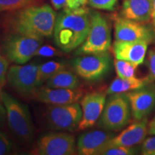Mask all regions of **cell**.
<instances>
[{
	"label": "cell",
	"instance_id": "cell-1",
	"mask_svg": "<svg viewBox=\"0 0 155 155\" xmlns=\"http://www.w3.org/2000/svg\"><path fill=\"white\" fill-rule=\"evenodd\" d=\"M56 17L55 12L49 5H32L10 12L5 17V25L10 32L50 38L53 35Z\"/></svg>",
	"mask_w": 155,
	"mask_h": 155
},
{
	"label": "cell",
	"instance_id": "cell-2",
	"mask_svg": "<svg viewBox=\"0 0 155 155\" xmlns=\"http://www.w3.org/2000/svg\"><path fill=\"white\" fill-rule=\"evenodd\" d=\"M91 26V12L85 7L62 10L56 17L53 38L65 53L76 50L84 42Z\"/></svg>",
	"mask_w": 155,
	"mask_h": 155
},
{
	"label": "cell",
	"instance_id": "cell-3",
	"mask_svg": "<svg viewBox=\"0 0 155 155\" xmlns=\"http://www.w3.org/2000/svg\"><path fill=\"white\" fill-rule=\"evenodd\" d=\"M2 100L11 131L23 143L30 144L34 138L35 129L28 106L4 91Z\"/></svg>",
	"mask_w": 155,
	"mask_h": 155
},
{
	"label": "cell",
	"instance_id": "cell-4",
	"mask_svg": "<svg viewBox=\"0 0 155 155\" xmlns=\"http://www.w3.org/2000/svg\"><path fill=\"white\" fill-rule=\"evenodd\" d=\"M42 42L43 38L40 36L9 32L4 39L2 49L8 61L25 64L34 57Z\"/></svg>",
	"mask_w": 155,
	"mask_h": 155
},
{
	"label": "cell",
	"instance_id": "cell-5",
	"mask_svg": "<svg viewBox=\"0 0 155 155\" xmlns=\"http://www.w3.org/2000/svg\"><path fill=\"white\" fill-rule=\"evenodd\" d=\"M111 45V34L107 19L100 13H91V26L84 42L78 48L75 55L107 52Z\"/></svg>",
	"mask_w": 155,
	"mask_h": 155
},
{
	"label": "cell",
	"instance_id": "cell-6",
	"mask_svg": "<svg viewBox=\"0 0 155 155\" xmlns=\"http://www.w3.org/2000/svg\"><path fill=\"white\" fill-rule=\"evenodd\" d=\"M131 112L130 104L127 95H111L106 101L98 126L110 131L121 130L129 122Z\"/></svg>",
	"mask_w": 155,
	"mask_h": 155
},
{
	"label": "cell",
	"instance_id": "cell-7",
	"mask_svg": "<svg viewBox=\"0 0 155 155\" xmlns=\"http://www.w3.org/2000/svg\"><path fill=\"white\" fill-rule=\"evenodd\" d=\"M45 116L48 127L53 130L71 132L78 128L82 119V109L78 103L62 105L49 104Z\"/></svg>",
	"mask_w": 155,
	"mask_h": 155
},
{
	"label": "cell",
	"instance_id": "cell-8",
	"mask_svg": "<svg viewBox=\"0 0 155 155\" xmlns=\"http://www.w3.org/2000/svg\"><path fill=\"white\" fill-rule=\"evenodd\" d=\"M40 64H18L9 67L7 81L15 91L24 96H32L39 88L38 73Z\"/></svg>",
	"mask_w": 155,
	"mask_h": 155
},
{
	"label": "cell",
	"instance_id": "cell-9",
	"mask_svg": "<svg viewBox=\"0 0 155 155\" xmlns=\"http://www.w3.org/2000/svg\"><path fill=\"white\" fill-rule=\"evenodd\" d=\"M72 65L78 76L86 81H96L108 72L111 58L106 52L86 54L75 58Z\"/></svg>",
	"mask_w": 155,
	"mask_h": 155
},
{
	"label": "cell",
	"instance_id": "cell-10",
	"mask_svg": "<svg viewBox=\"0 0 155 155\" xmlns=\"http://www.w3.org/2000/svg\"><path fill=\"white\" fill-rule=\"evenodd\" d=\"M74 137L67 132H50L39 139L32 154L74 155L77 154Z\"/></svg>",
	"mask_w": 155,
	"mask_h": 155
},
{
	"label": "cell",
	"instance_id": "cell-11",
	"mask_svg": "<svg viewBox=\"0 0 155 155\" xmlns=\"http://www.w3.org/2000/svg\"><path fill=\"white\" fill-rule=\"evenodd\" d=\"M114 36L119 41H145L149 44L155 38L153 29L122 16L114 21Z\"/></svg>",
	"mask_w": 155,
	"mask_h": 155
},
{
	"label": "cell",
	"instance_id": "cell-12",
	"mask_svg": "<svg viewBox=\"0 0 155 155\" xmlns=\"http://www.w3.org/2000/svg\"><path fill=\"white\" fill-rule=\"evenodd\" d=\"M125 94L129 99L131 114L136 121L145 119L155 108V86L152 83Z\"/></svg>",
	"mask_w": 155,
	"mask_h": 155
},
{
	"label": "cell",
	"instance_id": "cell-13",
	"mask_svg": "<svg viewBox=\"0 0 155 155\" xmlns=\"http://www.w3.org/2000/svg\"><path fill=\"white\" fill-rule=\"evenodd\" d=\"M106 102V94L101 92L89 93L82 97V119L78 126L80 130L92 127L96 124L101 116Z\"/></svg>",
	"mask_w": 155,
	"mask_h": 155
},
{
	"label": "cell",
	"instance_id": "cell-14",
	"mask_svg": "<svg viewBox=\"0 0 155 155\" xmlns=\"http://www.w3.org/2000/svg\"><path fill=\"white\" fill-rule=\"evenodd\" d=\"M39 102L53 105L78 103L83 96L79 88H55L48 86L39 87L32 96Z\"/></svg>",
	"mask_w": 155,
	"mask_h": 155
},
{
	"label": "cell",
	"instance_id": "cell-15",
	"mask_svg": "<svg viewBox=\"0 0 155 155\" xmlns=\"http://www.w3.org/2000/svg\"><path fill=\"white\" fill-rule=\"evenodd\" d=\"M147 134L148 121L145 118L131 124L127 129L122 131L119 135L114 137L106 144L103 150L110 147H134L143 142Z\"/></svg>",
	"mask_w": 155,
	"mask_h": 155
},
{
	"label": "cell",
	"instance_id": "cell-16",
	"mask_svg": "<svg viewBox=\"0 0 155 155\" xmlns=\"http://www.w3.org/2000/svg\"><path fill=\"white\" fill-rule=\"evenodd\" d=\"M148 42L145 41H119L113 44V52L116 59L130 62L138 67L144 62Z\"/></svg>",
	"mask_w": 155,
	"mask_h": 155
},
{
	"label": "cell",
	"instance_id": "cell-17",
	"mask_svg": "<svg viewBox=\"0 0 155 155\" xmlns=\"http://www.w3.org/2000/svg\"><path fill=\"white\" fill-rule=\"evenodd\" d=\"M114 137L110 131L94 130L81 134L78 139L77 152L81 155H98Z\"/></svg>",
	"mask_w": 155,
	"mask_h": 155
},
{
	"label": "cell",
	"instance_id": "cell-18",
	"mask_svg": "<svg viewBox=\"0 0 155 155\" xmlns=\"http://www.w3.org/2000/svg\"><path fill=\"white\" fill-rule=\"evenodd\" d=\"M152 0H124L121 16L125 18L145 23L151 20Z\"/></svg>",
	"mask_w": 155,
	"mask_h": 155
},
{
	"label": "cell",
	"instance_id": "cell-19",
	"mask_svg": "<svg viewBox=\"0 0 155 155\" xmlns=\"http://www.w3.org/2000/svg\"><path fill=\"white\" fill-rule=\"evenodd\" d=\"M151 80L152 78L150 76L143 78H138L137 77L133 78H121L117 77L112 81L106 91V94L108 95L127 94L144 87L150 83Z\"/></svg>",
	"mask_w": 155,
	"mask_h": 155
},
{
	"label": "cell",
	"instance_id": "cell-20",
	"mask_svg": "<svg viewBox=\"0 0 155 155\" xmlns=\"http://www.w3.org/2000/svg\"><path fill=\"white\" fill-rule=\"evenodd\" d=\"M46 86L55 88H78L80 80L75 71L67 68L58 71L46 81Z\"/></svg>",
	"mask_w": 155,
	"mask_h": 155
},
{
	"label": "cell",
	"instance_id": "cell-21",
	"mask_svg": "<svg viewBox=\"0 0 155 155\" xmlns=\"http://www.w3.org/2000/svg\"><path fill=\"white\" fill-rule=\"evenodd\" d=\"M65 68L66 65L63 62L51 61L40 64L38 73V83L39 87L41 86L56 73Z\"/></svg>",
	"mask_w": 155,
	"mask_h": 155
},
{
	"label": "cell",
	"instance_id": "cell-22",
	"mask_svg": "<svg viewBox=\"0 0 155 155\" xmlns=\"http://www.w3.org/2000/svg\"><path fill=\"white\" fill-rule=\"evenodd\" d=\"M114 66L117 76L121 78H133L136 77L135 70L137 67L130 62L116 59Z\"/></svg>",
	"mask_w": 155,
	"mask_h": 155
},
{
	"label": "cell",
	"instance_id": "cell-23",
	"mask_svg": "<svg viewBox=\"0 0 155 155\" xmlns=\"http://www.w3.org/2000/svg\"><path fill=\"white\" fill-rule=\"evenodd\" d=\"M34 0H0V13L16 11L32 5Z\"/></svg>",
	"mask_w": 155,
	"mask_h": 155
},
{
	"label": "cell",
	"instance_id": "cell-24",
	"mask_svg": "<svg viewBox=\"0 0 155 155\" xmlns=\"http://www.w3.org/2000/svg\"><path fill=\"white\" fill-rule=\"evenodd\" d=\"M55 9H74L81 8L88 3L87 0H50Z\"/></svg>",
	"mask_w": 155,
	"mask_h": 155
},
{
	"label": "cell",
	"instance_id": "cell-25",
	"mask_svg": "<svg viewBox=\"0 0 155 155\" xmlns=\"http://www.w3.org/2000/svg\"><path fill=\"white\" fill-rule=\"evenodd\" d=\"M138 152L134 147H110L105 148L98 155H134Z\"/></svg>",
	"mask_w": 155,
	"mask_h": 155
},
{
	"label": "cell",
	"instance_id": "cell-26",
	"mask_svg": "<svg viewBox=\"0 0 155 155\" xmlns=\"http://www.w3.org/2000/svg\"><path fill=\"white\" fill-rule=\"evenodd\" d=\"M88 5L95 9L112 11L115 8L118 0H87Z\"/></svg>",
	"mask_w": 155,
	"mask_h": 155
},
{
	"label": "cell",
	"instance_id": "cell-27",
	"mask_svg": "<svg viewBox=\"0 0 155 155\" xmlns=\"http://www.w3.org/2000/svg\"><path fill=\"white\" fill-rule=\"evenodd\" d=\"M14 145L10 139L2 131H0V155L9 154L12 152Z\"/></svg>",
	"mask_w": 155,
	"mask_h": 155
},
{
	"label": "cell",
	"instance_id": "cell-28",
	"mask_svg": "<svg viewBox=\"0 0 155 155\" xmlns=\"http://www.w3.org/2000/svg\"><path fill=\"white\" fill-rule=\"evenodd\" d=\"M141 154L155 155V135L145 139L141 147Z\"/></svg>",
	"mask_w": 155,
	"mask_h": 155
},
{
	"label": "cell",
	"instance_id": "cell-29",
	"mask_svg": "<svg viewBox=\"0 0 155 155\" xmlns=\"http://www.w3.org/2000/svg\"><path fill=\"white\" fill-rule=\"evenodd\" d=\"M9 69L8 60L0 53V86L2 87L7 81V75Z\"/></svg>",
	"mask_w": 155,
	"mask_h": 155
},
{
	"label": "cell",
	"instance_id": "cell-30",
	"mask_svg": "<svg viewBox=\"0 0 155 155\" xmlns=\"http://www.w3.org/2000/svg\"><path fill=\"white\" fill-rule=\"evenodd\" d=\"M58 50L55 48L50 45H44L40 46L37 50L35 56H40V57L50 58L53 56L57 55Z\"/></svg>",
	"mask_w": 155,
	"mask_h": 155
},
{
	"label": "cell",
	"instance_id": "cell-31",
	"mask_svg": "<svg viewBox=\"0 0 155 155\" xmlns=\"http://www.w3.org/2000/svg\"><path fill=\"white\" fill-rule=\"evenodd\" d=\"M148 66L150 78L152 80H155V50H151L149 52Z\"/></svg>",
	"mask_w": 155,
	"mask_h": 155
},
{
	"label": "cell",
	"instance_id": "cell-32",
	"mask_svg": "<svg viewBox=\"0 0 155 155\" xmlns=\"http://www.w3.org/2000/svg\"><path fill=\"white\" fill-rule=\"evenodd\" d=\"M2 87L0 86V124L2 123L4 119L6 117V112H5V106L3 104V100H2Z\"/></svg>",
	"mask_w": 155,
	"mask_h": 155
},
{
	"label": "cell",
	"instance_id": "cell-33",
	"mask_svg": "<svg viewBox=\"0 0 155 155\" xmlns=\"http://www.w3.org/2000/svg\"><path fill=\"white\" fill-rule=\"evenodd\" d=\"M148 134L150 135H155V116L148 124Z\"/></svg>",
	"mask_w": 155,
	"mask_h": 155
},
{
	"label": "cell",
	"instance_id": "cell-34",
	"mask_svg": "<svg viewBox=\"0 0 155 155\" xmlns=\"http://www.w3.org/2000/svg\"><path fill=\"white\" fill-rule=\"evenodd\" d=\"M151 21L152 22L153 30L155 35V0H152V13H151Z\"/></svg>",
	"mask_w": 155,
	"mask_h": 155
}]
</instances>
